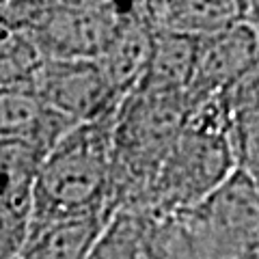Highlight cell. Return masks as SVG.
Instances as JSON below:
<instances>
[{
  "mask_svg": "<svg viewBox=\"0 0 259 259\" xmlns=\"http://www.w3.org/2000/svg\"><path fill=\"white\" fill-rule=\"evenodd\" d=\"M117 112L76 125L48 153L37 177L32 218L119 212L115 194Z\"/></svg>",
  "mask_w": 259,
  "mask_h": 259,
  "instance_id": "1",
  "label": "cell"
},
{
  "mask_svg": "<svg viewBox=\"0 0 259 259\" xmlns=\"http://www.w3.org/2000/svg\"><path fill=\"white\" fill-rule=\"evenodd\" d=\"M194 112L188 93L136 89L115 121V194L119 209H143L162 162Z\"/></svg>",
  "mask_w": 259,
  "mask_h": 259,
  "instance_id": "2",
  "label": "cell"
},
{
  "mask_svg": "<svg viewBox=\"0 0 259 259\" xmlns=\"http://www.w3.org/2000/svg\"><path fill=\"white\" fill-rule=\"evenodd\" d=\"M238 171L227 127L203 117H190L162 162L149 197L139 212L177 216L188 212Z\"/></svg>",
  "mask_w": 259,
  "mask_h": 259,
  "instance_id": "3",
  "label": "cell"
},
{
  "mask_svg": "<svg viewBox=\"0 0 259 259\" xmlns=\"http://www.w3.org/2000/svg\"><path fill=\"white\" fill-rule=\"evenodd\" d=\"M177 223L192 259H259V188L242 168Z\"/></svg>",
  "mask_w": 259,
  "mask_h": 259,
  "instance_id": "4",
  "label": "cell"
},
{
  "mask_svg": "<svg viewBox=\"0 0 259 259\" xmlns=\"http://www.w3.org/2000/svg\"><path fill=\"white\" fill-rule=\"evenodd\" d=\"M37 95L78 123L115 115L123 104L97 59H46Z\"/></svg>",
  "mask_w": 259,
  "mask_h": 259,
  "instance_id": "5",
  "label": "cell"
},
{
  "mask_svg": "<svg viewBox=\"0 0 259 259\" xmlns=\"http://www.w3.org/2000/svg\"><path fill=\"white\" fill-rule=\"evenodd\" d=\"M130 9V7H127ZM125 7L46 9L30 32L48 59H100L106 52Z\"/></svg>",
  "mask_w": 259,
  "mask_h": 259,
  "instance_id": "6",
  "label": "cell"
},
{
  "mask_svg": "<svg viewBox=\"0 0 259 259\" xmlns=\"http://www.w3.org/2000/svg\"><path fill=\"white\" fill-rule=\"evenodd\" d=\"M46 153L22 141H0V171H3V201H0V259H18L26 242L37 177Z\"/></svg>",
  "mask_w": 259,
  "mask_h": 259,
  "instance_id": "7",
  "label": "cell"
},
{
  "mask_svg": "<svg viewBox=\"0 0 259 259\" xmlns=\"http://www.w3.org/2000/svg\"><path fill=\"white\" fill-rule=\"evenodd\" d=\"M259 61V28L253 22L199 39L197 67L188 89L194 108L240 82Z\"/></svg>",
  "mask_w": 259,
  "mask_h": 259,
  "instance_id": "8",
  "label": "cell"
},
{
  "mask_svg": "<svg viewBox=\"0 0 259 259\" xmlns=\"http://www.w3.org/2000/svg\"><path fill=\"white\" fill-rule=\"evenodd\" d=\"M112 218L108 212L32 218L18 259H89Z\"/></svg>",
  "mask_w": 259,
  "mask_h": 259,
  "instance_id": "9",
  "label": "cell"
},
{
  "mask_svg": "<svg viewBox=\"0 0 259 259\" xmlns=\"http://www.w3.org/2000/svg\"><path fill=\"white\" fill-rule=\"evenodd\" d=\"M156 30L207 37L250 22L246 0H134Z\"/></svg>",
  "mask_w": 259,
  "mask_h": 259,
  "instance_id": "10",
  "label": "cell"
},
{
  "mask_svg": "<svg viewBox=\"0 0 259 259\" xmlns=\"http://www.w3.org/2000/svg\"><path fill=\"white\" fill-rule=\"evenodd\" d=\"M153 44H156V28L145 18V13L132 5L121 15L106 52L97 59L121 102L130 93H134L145 80Z\"/></svg>",
  "mask_w": 259,
  "mask_h": 259,
  "instance_id": "11",
  "label": "cell"
},
{
  "mask_svg": "<svg viewBox=\"0 0 259 259\" xmlns=\"http://www.w3.org/2000/svg\"><path fill=\"white\" fill-rule=\"evenodd\" d=\"M76 125L35 93H0V141H22L50 153Z\"/></svg>",
  "mask_w": 259,
  "mask_h": 259,
  "instance_id": "12",
  "label": "cell"
},
{
  "mask_svg": "<svg viewBox=\"0 0 259 259\" xmlns=\"http://www.w3.org/2000/svg\"><path fill=\"white\" fill-rule=\"evenodd\" d=\"M199 39L180 32L156 30L149 69L139 89L166 93H188L197 67Z\"/></svg>",
  "mask_w": 259,
  "mask_h": 259,
  "instance_id": "13",
  "label": "cell"
},
{
  "mask_svg": "<svg viewBox=\"0 0 259 259\" xmlns=\"http://www.w3.org/2000/svg\"><path fill=\"white\" fill-rule=\"evenodd\" d=\"M48 56L26 30H3L0 93H35Z\"/></svg>",
  "mask_w": 259,
  "mask_h": 259,
  "instance_id": "14",
  "label": "cell"
},
{
  "mask_svg": "<svg viewBox=\"0 0 259 259\" xmlns=\"http://www.w3.org/2000/svg\"><path fill=\"white\" fill-rule=\"evenodd\" d=\"M3 30H30L44 13V0H0Z\"/></svg>",
  "mask_w": 259,
  "mask_h": 259,
  "instance_id": "15",
  "label": "cell"
},
{
  "mask_svg": "<svg viewBox=\"0 0 259 259\" xmlns=\"http://www.w3.org/2000/svg\"><path fill=\"white\" fill-rule=\"evenodd\" d=\"M248 7V20L259 28V0H246Z\"/></svg>",
  "mask_w": 259,
  "mask_h": 259,
  "instance_id": "16",
  "label": "cell"
},
{
  "mask_svg": "<svg viewBox=\"0 0 259 259\" xmlns=\"http://www.w3.org/2000/svg\"><path fill=\"white\" fill-rule=\"evenodd\" d=\"M250 177L255 180V184H257V188H259V171H255V173H250Z\"/></svg>",
  "mask_w": 259,
  "mask_h": 259,
  "instance_id": "17",
  "label": "cell"
},
{
  "mask_svg": "<svg viewBox=\"0 0 259 259\" xmlns=\"http://www.w3.org/2000/svg\"><path fill=\"white\" fill-rule=\"evenodd\" d=\"M132 3H134V0H132ZM130 7H132V5H130Z\"/></svg>",
  "mask_w": 259,
  "mask_h": 259,
  "instance_id": "18",
  "label": "cell"
}]
</instances>
